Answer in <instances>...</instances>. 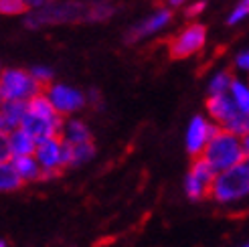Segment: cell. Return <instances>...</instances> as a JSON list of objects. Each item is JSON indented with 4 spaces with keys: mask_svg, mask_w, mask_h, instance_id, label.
Instances as JSON below:
<instances>
[{
    "mask_svg": "<svg viewBox=\"0 0 249 247\" xmlns=\"http://www.w3.org/2000/svg\"><path fill=\"white\" fill-rule=\"evenodd\" d=\"M249 194V162L235 164L231 168L219 170L215 178L209 184V193L207 196H211L213 201H217L219 205H235L241 203L243 199H247Z\"/></svg>",
    "mask_w": 249,
    "mask_h": 247,
    "instance_id": "7a4b0ae2",
    "label": "cell"
},
{
    "mask_svg": "<svg viewBox=\"0 0 249 247\" xmlns=\"http://www.w3.org/2000/svg\"><path fill=\"white\" fill-rule=\"evenodd\" d=\"M49 0H24V4H27V10H39L43 8Z\"/></svg>",
    "mask_w": 249,
    "mask_h": 247,
    "instance_id": "f546056e",
    "label": "cell"
},
{
    "mask_svg": "<svg viewBox=\"0 0 249 247\" xmlns=\"http://www.w3.org/2000/svg\"><path fill=\"white\" fill-rule=\"evenodd\" d=\"M166 2V6H170V8H178V6H184L189 0H164Z\"/></svg>",
    "mask_w": 249,
    "mask_h": 247,
    "instance_id": "4dcf8cb0",
    "label": "cell"
},
{
    "mask_svg": "<svg viewBox=\"0 0 249 247\" xmlns=\"http://www.w3.org/2000/svg\"><path fill=\"white\" fill-rule=\"evenodd\" d=\"M249 17V0H239L237 4L233 6V10L227 17V24L229 27H239L241 22H245Z\"/></svg>",
    "mask_w": 249,
    "mask_h": 247,
    "instance_id": "603a6c76",
    "label": "cell"
},
{
    "mask_svg": "<svg viewBox=\"0 0 249 247\" xmlns=\"http://www.w3.org/2000/svg\"><path fill=\"white\" fill-rule=\"evenodd\" d=\"M227 93L231 95L233 104L237 106L243 114H249V88H247V83L243 79H235L233 77Z\"/></svg>",
    "mask_w": 249,
    "mask_h": 247,
    "instance_id": "d6986e66",
    "label": "cell"
},
{
    "mask_svg": "<svg viewBox=\"0 0 249 247\" xmlns=\"http://www.w3.org/2000/svg\"><path fill=\"white\" fill-rule=\"evenodd\" d=\"M209 193V184L203 182L201 178H196L193 172H189V175L184 176V194L189 196L191 201H201L205 199Z\"/></svg>",
    "mask_w": 249,
    "mask_h": 247,
    "instance_id": "ffe728a7",
    "label": "cell"
},
{
    "mask_svg": "<svg viewBox=\"0 0 249 247\" xmlns=\"http://www.w3.org/2000/svg\"><path fill=\"white\" fill-rule=\"evenodd\" d=\"M205 8H207V0H189L184 12H186V17L189 18H196L198 15H203Z\"/></svg>",
    "mask_w": 249,
    "mask_h": 247,
    "instance_id": "484cf974",
    "label": "cell"
},
{
    "mask_svg": "<svg viewBox=\"0 0 249 247\" xmlns=\"http://www.w3.org/2000/svg\"><path fill=\"white\" fill-rule=\"evenodd\" d=\"M8 144H10L12 156H27V154H33V152H35V146H36V142H35L20 126L8 130Z\"/></svg>",
    "mask_w": 249,
    "mask_h": 247,
    "instance_id": "9a60e30c",
    "label": "cell"
},
{
    "mask_svg": "<svg viewBox=\"0 0 249 247\" xmlns=\"http://www.w3.org/2000/svg\"><path fill=\"white\" fill-rule=\"evenodd\" d=\"M29 73L33 75V79L41 85V88L49 85V83L53 81V77H55V71L49 67V65H35L33 69H29Z\"/></svg>",
    "mask_w": 249,
    "mask_h": 247,
    "instance_id": "d4e9b609",
    "label": "cell"
},
{
    "mask_svg": "<svg viewBox=\"0 0 249 247\" xmlns=\"http://www.w3.org/2000/svg\"><path fill=\"white\" fill-rule=\"evenodd\" d=\"M43 93L47 95V100L51 102L53 109L61 118H69L73 114L81 112V109L87 106L85 91L73 88V85H67V83H53L51 81L43 88Z\"/></svg>",
    "mask_w": 249,
    "mask_h": 247,
    "instance_id": "52a82bcc",
    "label": "cell"
},
{
    "mask_svg": "<svg viewBox=\"0 0 249 247\" xmlns=\"http://www.w3.org/2000/svg\"><path fill=\"white\" fill-rule=\"evenodd\" d=\"M24 114H27V102L4 100L0 104V116H2V122H4V130L18 128Z\"/></svg>",
    "mask_w": 249,
    "mask_h": 247,
    "instance_id": "5bb4252c",
    "label": "cell"
},
{
    "mask_svg": "<svg viewBox=\"0 0 249 247\" xmlns=\"http://www.w3.org/2000/svg\"><path fill=\"white\" fill-rule=\"evenodd\" d=\"M0 73H2V65H0Z\"/></svg>",
    "mask_w": 249,
    "mask_h": 247,
    "instance_id": "d590c367",
    "label": "cell"
},
{
    "mask_svg": "<svg viewBox=\"0 0 249 247\" xmlns=\"http://www.w3.org/2000/svg\"><path fill=\"white\" fill-rule=\"evenodd\" d=\"M61 140L67 142V144H81V142H89L91 140V130L89 126L77 118H63V124H61Z\"/></svg>",
    "mask_w": 249,
    "mask_h": 247,
    "instance_id": "7c38bea8",
    "label": "cell"
},
{
    "mask_svg": "<svg viewBox=\"0 0 249 247\" xmlns=\"http://www.w3.org/2000/svg\"><path fill=\"white\" fill-rule=\"evenodd\" d=\"M95 156V146L93 140L81 142V144H69V168L83 166Z\"/></svg>",
    "mask_w": 249,
    "mask_h": 247,
    "instance_id": "2e32d148",
    "label": "cell"
},
{
    "mask_svg": "<svg viewBox=\"0 0 249 247\" xmlns=\"http://www.w3.org/2000/svg\"><path fill=\"white\" fill-rule=\"evenodd\" d=\"M241 247H249V245H247V243H243V245H241Z\"/></svg>",
    "mask_w": 249,
    "mask_h": 247,
    "instance_id": "e575fe53",
    "label": "cell"
},
{
    "mask_svg": "<svg viewBox=\"0 0 249 247\" xmlns=\"http://www.w3.org/2000/svg\"><path fill=\"white\" fill-rule=\"evenodd\" d=\"M0 130H4V122H2V116H0Z\"/></svg>",
    "mask_w": 249,
    "mask_h": 247,
    "instance_id": "1f68e13d",
    "label": "cell"
},
{
    "mask_svg": "<svg viewBox=\"0 0 249 247\" xmlns=\"http://www.w3.org/2000/svg\"><path fill=\"white\" fill-rule=\"evenodd\" d=\"M85 100H87V104H91V106H99V102H102V95H99V91L95 88H91L89 91H85Z\"/></svg>",
    "mask_w": 249,
    "mask_h": 247,
    "instance_id": "f1b7e54d",
    "label": "cell"
},
{
    "mask_svg": "<svg viewBox=\"0 0 249 247\" xmlns=\"http://www.w3.org/2000/svg\"><path fill=\"white\" fill-rule=\"evenodd\" d=\"M207 118L217 124L219 128L229 130L237 136L249 134V114H243L241 109L233 104L229 93L209 95L207 100Z\"/></svg>",
    "mask_w": 249,
    "mask_h": 247,
    "instance_id": "277c9868",
    "label": "cell"
},
{
    "mask_svg": "<svg viewBox=\"0 0 249 247\" xmlns=\"http://www.w3.org/2000/svg\"><path fill=\"white\" fill-rule=\"evenodd\" d=\"M219 130L217 124H213L207 116H201L196 114L191 118L189 126H186V132H184V148L193 158L195 156H201L203 148L207 146L209 138L213 136L215 132Z\"/></svg>",
    "mask_w": 249,
    "mask_h": 247,
    "instance_id": "30bf717a",
    "label": "cell"
},
{
    "mask_svg": "<svg viewBox=\"0 0 249 247\" xmlns=\"http://www.w3.org/2000/svg\"><path fill=\"white\" fill-rule=\"evenodd\" d=\"M233 81V75H231V71L227 69H221L217 73H213V77L209 79V95H217V93H227L229 91V85Z\"/></svg>",
    "mask_w": 249,
    "mask_h": 247,
    "instance_id": "44dd1931",
    "label": "cell"
},
{
    "mask_svg": "<svg viewBox=\"0 0 249 247\" xmlns=\"http://www.w3.org/2000/svg\"><path fill=\"white\" fill-rule=\"evenodd\" d=\"M114 12H116V4L111 2V0H91V2L87 4L85 20L87 22H102V20H107Z\"/></svg>",
    "mask_w": 249,
    "mask_h": 247,
    "instance_id": "e0dca14e",
    "label": "cell"
},
{
    "mask_svg": "<svg viewBox=\"0 0 249 247\" xmlns=\"http://www.w3.org/2000/svg\"><path fill=\"white\" fill-rule=\"evenodd\" d=\"M205 45H207V27L203 22L193 20L170 39L168 53L172 59H189L196 53H201Z\"/></svg>",
    "mask_w": 249,
    "mask_h": 247,
    "instance_id": "ba28073f",
    "label": "cell"
},
{
    "mask_svg": "<svg viewBox=\"0 0 249 247\" xmlns=\"http://www.w3.org/2000/svg\"><path fill=\"white\" fill-rule=\"evenodd\" d=\"M22 187V180L18 178L15 166L10 160L0 162V193H15Z\"/></svg>",
    "mask_w": 249,
    "mask_h": 247,
    "instance_id": "ac0fdd59",
    "label": "cell"
},
{
    "mask_svg": "<svg viewBox=\"0 0 249 247\" xmlns=\"http://www.w3.org/2000/svg\"><path fill=\"white\" fill-rule=\"evenodd\" d=\"M12 166H15L18 178L24 182H39L41 180V166L36 162V158L33 154H27V156H12L10 158Z\"/></svg>",
    "mask_w": 249,
    "mask_h": 247,
    "instance_id": "4fadbf2b",
    "label": "cell"
},
{
    "mask_svg": "<svg viewBox=\"0 0 249 247\" xmlns=\"http://www.w3.org/2000/svg\"><path fill=\"white\" fill-rule=\"evenodd\" d=\"M4 102V95H2V91H0V104H2Z\"/></svg>",
    "mask_w": 249,
    "mask_h": 247,
    "instance_id": "836d02e7",
    "label": "cell"
},
{
    "mask_svg": "<svg viewBox=\"0 0 249 247\" xmlns=\"http://www.w3.org/2000/svg\"><path fill=\"white\" fill-rule=\"evenodd\" d=\"M33 156L41 166V180H53L61 175V170L69 168V144L61 140V136L39 140Z\"/></svg>",
    "mask_w": 249,
    "mask_h": 247,
    "instance_id": "5b68a950",
    "label": "cell"
},
{
    "mask_svg": "<svg viewBox=\"0 0 249 247\" xmlns=\"http://www.w3.org/2000/svg\"><path fill=\"white\" fill-rule=\"evenodd\" d=\"M61 124H63V118H61L59 114L39 116V114L29 112L27 109V114H24V118L20 122V128L27 132L35 142H39V140H45V138H51V136H59Z\"/></svg>",
    "mask_w": 249,
    "mask_h": 247,
    "instance_id": "8fae6325",
    "label": "cell"
},
{
    "mask_svg": "<svg viewBox=\"0 0 249 247\" xmlns=\"http://www.w3.org/2000/svg\"><path fill=\"white\" fill-rule=\"evenodd\" d=\"M189 172H193V175L196 176V178H201L203 182H207V184H211V180L215 178V175H217V170L211 166L207 160L203 158V156H195V160H193V166H191V170Z\"/></svg>",
    "mask_w": 249,
    "mask_h": 247,
    "instance_id": "7402d4cb",
    "label": "cell"
},
{
    "mask_svg": "<svg viewBox=\"0 0 249 247\" xmlns=\"http://www.w3.org/2000/svg\"><path fill=\"white\" fill-rule=\"evenodd\" d=\"M12 152H10V144H8V130H0V162L2 160H10Z\"/></svg>",
    "mask_w": 249,
    "mask_h": 247,
    "instance_id": "4316f807",
    "label": "cell"
},
{
    "mask_svg": "<svg viewBox=\"0 0 249 247\" xmlns=\"http://www.w3.org/2000/svg\"><path fill=\"white\" fill-rule=\"evenodd\" d=\"M172 8L170 6H160L156 10H152L148 17H144L140 22H136L132 29H128L126 33V43H140L148 36H154L158 33H162L168 24L172 22Z\"/></svg>",
    "mask_w": 249,
    "mask_h": 247,
    "instance_id": "9c48e42d",
    "label": "cell"
},
{
    "mask_svg": "<svg viewBox=\"0 0 249 247\" xmlns=\"http://www.w3.org/2000/svg\"><path fill=\"white\" fill-rule=\"evenodd\" d=\"M247 154H249V136H237L223 128H219L211 136L201 152V156L217 172L243 162V160H247Z\"/></svg>",
    "mask_w": 249,
    "mask_h": 247,
    "instance_id": "6da1fadb",
    "label": "cell"
},
{
    "mask_svg": "<svg viewBox=\"0 0 249 247\" xmlns=\"http://www.w3.org/2000/svg\"><path fill=\"white\" fill-rule=\"evenodd\" d=\"M27 12L24 0H0V15L4 17H18Z\"/></svg>",
    "mask_w": 249,
    "mask_h": 247,
    "instance_id": "cb8c5ba5",
    "label": "cell"
},
{
    "mask_svg": "<svg viewBox=\"0 0 249 247\" xmlns=\"http://www.w3.org/2000/svg\"><path fill=\"white\" fill-rule=\"evenodd\" d=\"M0 91H2L4 100H18L29 102L33 95L41 93L43 88L33 79V75L24 69H2L0 73Z\"/></svg>",
    "mask_w": 249,
    "mask_h": 247,
    "instance_id": "8992f818",
    "label": "cell"
},
{
    "mask_svg": "<svg viewBox=\"0 0 249 247\" xmlns=\"http://www.w3.org/2000/svg\"><path fill=\"white\" fill-rule=\"evenodd\" d=\"M235 69H239V71H247L249 69V51L247 49H241V51L235 55Z\"/></svg>",
    "mask_w": 249,
    "mask_h": 247,
    "instance_id": "83f0119b",
    "label": "cell"
},
{
    "mask_svg": "<svg viewBox=\"0 0 249 247\" xmlns=\"http://www.w3.org/2000/svg\"><path fill=\"white\" fill-rule=\"evenodd\" d=\"M87 4L89 2H85V0H49L39 10L24 12V24L29 29H41L47 27V24L85 20Z\"/></svg>",
    "mask_w": 249,
    "mask_h": 247,
    "instance_id": "3957f363",
    "label": "cell"
},
{
    "mask_svg": "<svg viewBox=\"0 0 249 247\" xmlns=\"http://www.w3.org/2000/svg\"><path fill=\"white\" fill-rule=\"evenodd\" d=\"M0 247H8V245H6V241H2V239H0Z\"/></svg>",
    "mask_w": 249,
    "mask_h": 247,
    "instance_id": "d6a6232c",
    "label": "cell"
}]
</instances>
